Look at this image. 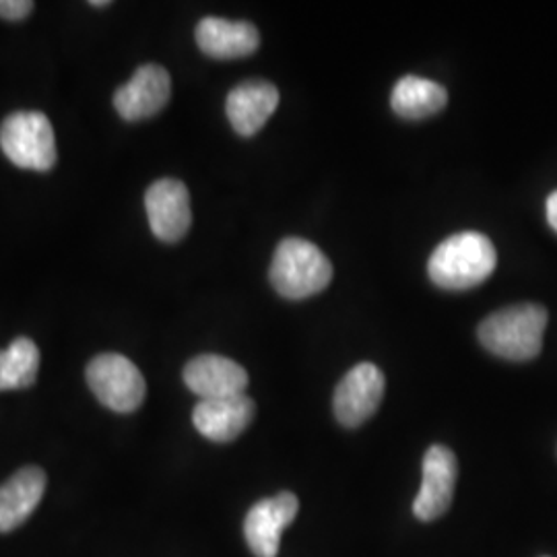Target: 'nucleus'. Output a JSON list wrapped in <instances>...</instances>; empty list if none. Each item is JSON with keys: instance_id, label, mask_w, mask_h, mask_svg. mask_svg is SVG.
<instances>
[{"instance_id": "1", "label": "nucleus", "mask_w": 557, "mask_h": 557, "mask_svg": "<svg viewBox=\"0 0 557 557\" xmlns=\"http://www.w3.org/2000/svg\"><path fill=\"white\" fill-rule=\"evenodd\" d=\"M498 255L492 239L479 232H462L444 239L428 262L430 278L453 292L478 287L496 271Z\"/></svg>"}, {"instance_id": "2", "label": "nucleus", "mask_w": 557, "mask_h": 557, "mask_svg": "<svg viewBox=\"0 0 557 557\" xmlns=\"http://www.w3.org/2000/svg\"><path fill=\"white\" fill-rule=\"evenodd\" d=\"M547 319V310L539 304L508 306L479 324V341L498 358L529 361L537 358L543 349Z\"/></svg>"}, {"instance_id": "3", "label": "nucleus", "mask_w": 557, "mask_h": 557, "mask_svg": "<svg viewBox=\"0 0 557 557\" xmlns=\"http://www.w3.org/2000/svg\"><path fill=\"white\" fill-rule=\"evenodd\" d=\"M269 277L283 298H312L333 281V264L317 244L285 238L275 250Z\"/></svg>"}, {"instance_id": "4", "label": "nucleus", "mask_w": 557, "mask_h": 557, "mask_svg": "<svg viewBox=\"0 0 557 557\" xmlns=\"http://www.w3.org/2000/svg\"><path fill=\"white\" fill-rule=\"evenodd\" d=\"M0 149L21 170L48 172L57 163L52 124L41 112H15L0 126Z\"/></svg>"}, {"instance_id": "5", "label": "nucleus", "mask_w": 557, "mask_h": 557, "mask_svg": "<svg viewBox=\"0 0 557 557\" xmlns=\"http://www.w3.org/2000/svg\"><path fill=\"white\" fill-rule=\"evenodd\" d=\"M85 379L101 405L116 413L137 411L147 395L139 368L120 354H101L91 359Z\"/></svg>"}, {"instance_id": "6", "label": "nucleus", "mask_w": 557, "mask_h": 557, "mask_svg": "<svg viewBox=\"0 0 557 557\" xmlns=\"http://www.w3.org/2000/svg\"><path fill=\"white\" fill-rule=\"evenodd\" d=\"M386 380L374 363H358L338 382L335 391V416L345 428H359L379 411Z\"/></svg>"}, {"instance_id": "7", "label": "nucleus", "mask_w": 557, "mask_h": 557, "mask_svg": "<svg viewBox=\"0 0 557 557\" xmlns=\"http://www.w3.org/2000/svg\"><path fill=\"white\" fill-rule=\"evenodd\" d=\"M421 473V490L413 502V515L423 522H432L448 512L455 498L458 475L455 453L442 444L428 448Z\"/></svg>"}, {"instance_id": "8", "label": "nucleus", "mask_w": 557, "mask_h": 557, "mask_svg": "<svg viewBox=\"0 0 557 557\" xmlns=\"http://www.w3.org/2000/svg\"><path fill=\"white\" fill-rule=\"evenodd\" d=\"M296 494L281 492L275 498L257 502L244 520V537L257 557H277L283 531L298 517Z\"/></svg>"}, {"instance_id": "9", "label": "nucleus", "mask_w": 557, "mask_h": 557, "mask_svg": "<svg viewBox=\"0 0 557 557\" xmlns=\"http://www.w3.org/2000/svg\"><path fill=\"white\" fill-rule=\"evenodd\" d=\"M145 209L151 232L161 242H180L193 223L188 188L174 178L153 182L145 193Z\"/></svg>"}, {"instance_id": "10", "label": "nucleus", "mask_w": 557, "mask_h": 557, "mask_svg": "<svg viewBox=\"0 0 557 557\" xmlns=\"http://www.w3.org/2000/svg\"><path fill=\"white\" fill-rule=\"evenodd\" d=\"M172 96L170 73L160 64H143L133 79L114 94V108L126 122L160 114Z\"/></svg>"}, {"instance_id": "11", "label": "nucleus", "mask_w": 557, "mask_h": 557, "mask_svg": "<svg viewBox=\"0 0 557 557\" xmlns=\"http://www.w3.org/2000/svg\"><path fill=\"white\" fill-rule=\"evenodd\" d=\"M257 413L255 400L244 395L200 400L193 411V423L200 436L211 442H234L248 430Z\"/></svg>"}, {"instance_id": "12", "label": "nucleus", "mask_w": 557, "mask_h": 557, "mask_svg": "<svg viewBox=\"0 0 557 557\" xmlns=\"http://www.w3.org/2000/svg\"><path fill=\"white\" fill-rule=\"evenodd\" d=\"M184 384L200 397V400L236 397L244 395L248 386V372L234 359L205 354L186 363Z\"/></svg>"}, {"instance_id": "13", "label": "nucleus", "mask_w": 557, "mask_h": 557, "mask_svg": "<svg viewBox=\"0 0 557 557\" xmlns=\"http://www.w3.org/2000/svg\"><path fill=\"white\" fill-rule=\"evenodd\" d=\"M277 87L269 81L239 83L225 100V114L239 137H255L277 110Z\"/></svg>"}, {"instance_id": "14", "label": "nucleus", "mask_w": 557, "mask_h": 557, "mask_svg": "<svg viewBox=\"0 0 557 557\" xmlns=\"http://www.w3.org/2000/svg\"><path fill=\"white\" fill-rule=\"evenodd\" d=\"M200 52L218 60L246 59L259 50V29L248 21L205 17L197 25Z\"/></svg>"}, {"instance_id": "15", "label": "nucleus", "mask_w": 557, "mask_h": 557, "mask_svg": "<svg viewBox=\"0 0 557 557\" xmlns=\"http://www.w3.org/2000/svg\"><path fill=\"white\" fill-rule=\"evenodd\" d=\"M40 467H23L0 485V533H11L32 517L46 492Z\"/></svg>"}, {"instance_id": "16", "label": "nucleus", "mask_w": 557, "mask_h": 557, "mask_svg": "<svg viewBox=\"0 0 557 557\" xmlns=\"http://www.w3.org/2000/svg\"><path fill=\"white\" fill-rule=\"evenodd\" d=\"M448 103V91L436 81L407 75L398 81L391 96L395 114L405 120H423L442 112Z\"/></svg>"}, {"instance_id": "17", "label": "nucleus", "mask_w": 557, "mask_h": 557, "mask_svg": "<svg viewBox=\"0 0 557 557\" xmlns=\"http://www.w3.org/2000/svg\"><path fill=\"white\" fill-rule=\"evenodd\" d=\"M40 370V349L32 338H15L0 351V391L32 386Z\"/></svg>"}, {"instance_id": "18", "label": "nucleus", "mask_w": 557, "mask_h": 557, "mask_svg": "<svg viewBox=\"0 0 557 557\" xmlns=\"http://www.w3.org/2000/svg\"><path fill=\"white\" fill-rule=\"evenodd\" d=\"M34 2L29 0H0V17L7 21H21L32 15Z\"/></svg>"}, {"instance_id": "19", "label": "nucleus", "mask_w": 557, "mask_h": 557, "mask_svg": "<svg viewBox=\"0 0 557 557\" xmlns=\"http://www.w3.org/2000/svg\"><path fill=\"white\" fill-rule=\"evenodd\" d=\"M547 221L557 232V190L547 199Z\"/></svg>"}, {"instance_id": "20", "label": "nucleus", "mask_w": 557, "mask_h": 557, "mask_svg": "<svg viewBox=\"0 0 557 557\" xmlns=\"http://www.w3.org/2000/svg\"><path fill=\"white\" fill-rule=\"evenodd\" d=\"M89 4H91V7H96V9H101V7H110L112 2H110V0H91Z\"/></svg>"}]
</instances>
